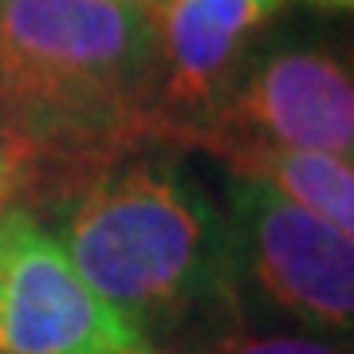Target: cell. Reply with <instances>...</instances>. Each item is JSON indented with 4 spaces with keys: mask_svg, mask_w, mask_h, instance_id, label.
<instances>
[{
    "mask_svg": "<svg viewBox=\"0 0 354 354\" xmlns=\"http://www.w3.org/2000/svg\"><path fill=\"white\" fill-rule=\"evenodd\" d=\"M146 4L0 0V150L28 189L75 193L162 146Z\"/></svg>",
    "mask_w": 354,
    "mask_h": 354,
    "instance_id": "1",
    "label": "cell"
},
{
    "mask_svg": "<svg viewBox=\"0 0 354 354\" xmlns=\"http://www.w3.org/2000/svg\"><path fill=\"white\" fill-rule=\"evenodd\" d=\"M59 244L79 276L146 335L241 315L225 213L169 162L138 153L83 181Z\"/></svg>",
    "mask_w": 354,
    "mask_h": 354,
    "instance_id": "2",
    "label": "cell"
},
{
    "mask_svg": "<svg viewBox=\"0 0 354 354\" xmlns=\"http://www.w3.org/2000/svg\"><path fill=\"white\" fill-rule=\"evenodd\" d=\"M228 283L236 311L288 319L291 327L351 339L354 327V241L311 209L283 201L248 177L228 174Z\"/></svg>",
    "mask_w": 354,
    "mask_h": 354,
    "instance_id": "3",
    "label": "cell"
},
{
    "mask_svg": "<svg viewBox=\"0 0 354 354\" xmlns=\"http://www.w3.org/2000/svg\"><path fill=\"white\" fill-rule=\"evenodd\" d=\"M0 354H169L75 272L28 209L0 216Z\"/></svg>",
    "mask_w": 354,
    "mask_h": 354,
    "instance_id": "4",
    "label": "cell"
},
{
    "mask_svg": "<svg viewBox=\"0 0 354 354\" xmlns=\"http://www.w3.org/2000/svg\"><path fill=\"white\" fill-rule=\"evenodd\" d=\"M189 146H283L351 158L354 83L346 55L327 44H279L248 55L232 91Z\"/></svg>",
    "mask_w": 354,
    "mask_h": 354,
    "instance_id": "5",
    "label": "cell"
},
{
    "mask_svg": "<svg viewBox=\"0 0 354 354\" xmlns=\"http://www.w3.org/2000/svg\"><path fill=\"white\" fill-rule=\"evenodd\" d=\"M146 8L158 51V134L162 146H189L283 0H150Z\"/></svg>",
    "mask_w": 354,
    "mask_h": 354,
    "instance_id": "6",
    "label": "cell"
},
{
    "mask_svg": "<svg viewBox=\"0 0 354 354\" xmlns=\"http://www.w3.org/2000/svg\"><path fill=\"white\" fill-rule=\"evenodd\" d=\"M216 158H225L232 177H248L256 185L279 193L283 201L339 225L342 232L354 228L351 158L323 150H283V146H225L216 150Z\"/></svg>",
    "mask_w": 354,
    "mask_h": 354,
    "instance_id": "7",
    "label": "cell"
},
{
    "mask_svg": "<svg viewBox=\"0 0 354 354\" xmlns=\"http://www.w3.org/2000/svg\"><path fill=\"white\" fill-rule=\"evenodd\" d=\"M193 354H351L346 339H327L299 327H252L244 315L221 319L197 339Z\"/></svg>",
    "mask_w": 354,
    "mask_h": 354,
    "instance_id": "8",
    "label": "cell"
},
{
    "mask_svg": "<svg viewBox=\"0 0 354 354\" xmlns=\"http://www.w3.org/2000/svg\"><path fill=\"white\" fill-rule=\"evenodd\" d=\"M20 197H24V177H20L12 158L0 150V216L8 213V209H16Z\"/></svg>",
    "mask_w": 354,
    "mask_h": 354,
    "instance_id": "9",
    "label": "cell"
},
{
    "mask_svg": "<svg viewBox=\"0 0 354 354\" xmlns=\"http://www.w3.org/2000/svg\"><path fill=\"white\" fill-rule=\"evenodd\" d=\"M323 4H351V0H323Z\"/></svg>",
    "mask_w": 354,
    "mask_h": 354,
    "instance_id": "10",
    "label": "cell"
},
{
    "mask_svg": "<svg viewBox=\"0 0 354 354\" xmlns=\"http://www.w3.org/2000/svg\"><path fill=\"white\" fill-rule=\"evenodd\" d=\"M122 4H150V0H122Z\"/></svg>",
    "mask_w": 354,
    "mask_h": 354,
    "instance_id": "11",
    "label": "cell"
}]
</instances>
